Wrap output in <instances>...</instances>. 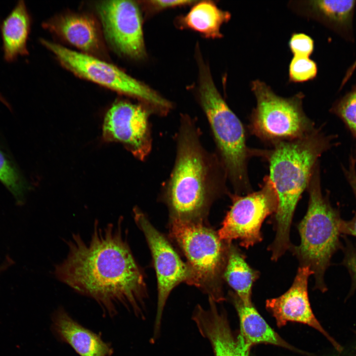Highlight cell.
I'll use <instances>...</instances> for the list:
<instances>
[{
	"label": "cell",
	"mask_w": 356,
	"mask_h": 356,
	"mask_svg": "<svg viewBox=\"0 0 356 356\" xmlns=\"http://www.w3.org/2000/svg\"><path fill=\"white\" fill-rule=\"evenodd\" d=\"M121 222L101 226L96 221L88 239L73 234L66 241V256L53 270L57 279L94 300L110 318L122 308L139 314L145 293L142 274Z\"/></svg>",
	"instance_id": "cell-1"
},
{
	"label": "cell",
	"mask_w": 356,
	"mask_h": 356,
	"mask_svg": "<svg viewBox=\"0 0 356 356\" xmlns=\"http://www.w3.org/2000/svg\"><path fill=\"white\" fill-rule=\"evenodd\" d=\"M193 120L182 115L177 134V153L162 193L172 218L199 222L215 199L226 192L227 179L217 155L202 145Z\"/></svg>",
	"instance_id": "cell-2"
},
{
	"label": "cell",
	"mask_w": 356,
	"mask_h": 356,
	"mask_svg": "<svg viewBox=\"0 0 356 356\" xmlns=\"http://www.w3.org/2000/svg\"><path fill=\"white\" fill-rule=\"evenodd\" d=\"M332 138L315 129L305 136L276 142L263 150L262 157L268 162L267 176L277 198L274 214L275 238L268 246L271 259L277 261L292 246L290 227L293 215L321 155L331 146Z\"/></svg>",
	"instance_id": "cell-3"
},
{
	"label": "cell",
	"mask_w": 356,
	"mask_h": 356,
	"mask_svg": "<svg viewBox=\"0 0 356 356\" xmlns=\"http://www.w3.org/2000/svg\"><path fill=\"white\" fill-rule=\"evenodd\" d=\"M199 103L207 117L218 151V156L236 194L252 192L247 164L262 150L247 145L245 128L217 89L209 68L199 64Z\"/></svg>",
	"instance_id": "cell-4"
},
{
	"label": "cell",
	"mask_w": 356,
	"mask_h": 356,
	"mask_svg": "<svg viewBox=\"0 0 356 356\" xmlns=\"http://www.w3.org/2000/svg\"><path fill=\"white\" fill-rule=\"evenodd\" d=\"M309 203L307 213L298 225L300 243L290 250L297 257L300 267H308L312 271L315 288L325 292V271L333 255L343 245L340 240L342 219L321 191L318 164L315 166L307 189Z\"/></svg>",
	"instance_id": "cell-5"
},
{
	"label": "cell",
	"mask_w": 356,
	"mask_h": 356,
	"mask_svg": "<svg viewBox=\"0 0 356 356\" xmlns=\"http://www.w3.org/2000/svg\"><path fill=\"white\" fill-rule=\"evenodd\" d=\"M170 233L187 259L192 275L191 285L204 289L216 302L223 301L221 278L228 244L201 222L172 218Z\"/></svg>",
	"instance_id": "cell-6"
},
{
	"label": "cell",
	"mask_w": 356,
	"mask_h": 356,
	"mask_svg": "<svg viewBox=\"0 0 356 356\" xmlns=\"http://www.w3.org/2000/svg\"><path fill=\"white\" fill-rule=\"evenodd\" d=\"M251 89L256 106L250 116L248 128L261 140L272 145L303 137L315 129L303 110L302 92L282 97L259 80L252 82Z\"/></svg>",
	"instance_id": "cell-7"
},
{
	"label": "cell",
	"mask_w": 356,
	"mask_h": 356,
	"mask_svg": "<svg viewBox=\"0 0 356 356\" xmlns=\"http://www.w3.org/2000/svg\"><path fill=\"white\" fill-rule=\"evenodd\" d=\"M41 43L63 67L75 75L137 98L160 115L167 114L172 108L171 103L156 91L105 60L45 39Z\"/></svg>",
	"instance_id": "cell-8"
},
{
	"label": "cell",
	"mask_w": 356,
	"mask_h": 356,
	"mask_svg": "<svg viewBox=\"0 0 356 356\" xmlns=\"http://www.w3.org/2000/svg\"><path fill=\"white\" fill-rule=\"evenodd\" d=\"M229 194L232 204L218 234L227 244L237 239L240 246L248 249L263 240L262 223L268 216L274 215L277 209L276 192L266 176L259 190L245 196Z\"/></svg>",
	"instance_id": "cell-9"
},
{
	"label": "cell",
	"mask_w": 356,
	"mask_h": 356,
	"mask_svg": "<svg viewBox=\"0 0 356 356\" xmlns=\"http://www.w3.org/2000/svg\"><path fill=\"white\" fill-rule=\"evenodd\" d=\"M104 37L120 54L135 60L146 56L139 6L132 0H104L95 4Z\"/></svg>",
	"instance_id": "cell-10"
},
{
	"label": "cell",
	"mask_w": 356,
	"mask_h": 356,
	"mask_svg": "<svg viewBox=\"0 0 356 356\" xmlns=\"http://www.w3.org/2000/svg\"><path fill=\"white\" fill-rule=\"evenodd\" d=\"M151 111L148 107L126 101L115 102L104 118V139L122 143L135 158L144 160L152 147L149 121Z\"/></svg>",
	"instance_id": "cell-11"
},
{
	"label": "cell",
	"mask_w": 356,
	"mask_h": 356,
	"mask_svg": "<svg viewBox=\"0 0 356 356\" xmlns=\"http://www.w3.org/2000/svg\"><path fill=\"white\" fill-rule=\"evenodd\" d=\"M135 221L142 230L153 257L158 281V303L155 328L158 330L164 308L172 289L185 281L191 285L192 275L186 264L180 259L164 236L150 223L138 210H134Z\"/></svg>",
	"instance_id": "cell-12"
},
{
	"label": "cell",
	"mask_w": 356,
	"mask_h": 356,
	"mask_svg": "<svg viewBox=\"0 0 356 356\" xmlns=\"http://www.w3.org/2000/svg\"><path fill=\"white\" fill-rule=\"evenodd\" d=\"M312 271L308 267H300L290 288L280 296L266 301V308L275 318L281 327L288 321L297 322L309 325L322 333L338 352L343 350L323 329L315 318L311 307L308 282Z\"/></svg>",
	"instance_id": "cell-13"
},
{
	"label": "cell",
	"mask_w": 356,
	"mask_h": 356,
	"mask_svg": "<svg viewBox=\"0 0 356 356\" xmlns=\"http://www.w3.org/2000/svg\"><path fill=\"white\" fill-rule=\"evenodd\" d=\"M43 27L84 53L102 59L106 57L100 25L91 15L65 13L44 22Z\"/></svg>",
	"instance_id": "cell-14"
},
{
	"label": "cell",
	"mask_w": 356,
	"mask_h": 356,
	"mask_svg": "<svg viewBox=\"0 0 356 356\" xmlns=\"http://www.w3.org/2000/svg\"><path fill=\"white\" fill-rule=\"evenodd\" d=\"M192 318L202 336L210 342L215 356H249L250 351L232 332L225 313L212 299L207 309L196 307Z\"/></svg>",
	"instance_id": "cell-15"
},
{
	"label": "cell",
	"mask_w": 356,
	"mask_h": 356,
	"mask_svg": "<svg viewBox=\"0 0 356 356\" xmlns=\"http://www.w3.org/2000/svg\"><path fill=\"white\" fill-rule=\"evenodd\" d=\"M51 332L60 342L67 344L80 356H112L111 345L102 337L74 319L62 307L51 314Z\"/></svg>",
	"instance_id": "cell-16"
},
{
	"label": "cell",
	"mask_w": 356,
	"mask_h": 356,
	"mask_svg": "<svg viewBox=\"0 0 356 356\" xmlns=\"http://www.w3.org/2000/svg\"><path fill=\"white\" fill-rule=\"evenodd\" d=\"M356 6L355 0H309L293 4L298 12L316 20L348 40L353 39Z\"/></svg>",
	"instance_id": "cell-17"
},
{
	"label": "cell",
	"mask_w": 356,
	"mask_h": 356,
	"mask_svg": "<svg viewBox=\"0 0 356 356\" xmlns=\"http://www.w3.org/2000/svg\"><path fill=\"white\" fill-rule=\"evenodd\" d=\"M31 19L25 2L19 0L0 25L3 55L11 62L28 54L27 42Z\"/></svg>",
	"instance_id": "cell-18"
},
{
	"label": "cell",
	"mask_w": 356,
	"mask_h": 356,
	"mask_svg": "<svg viewBox=\"0 0 356 356\" xmlns=\"http://www.w3.org/2000/svg\"><path fill=\"white\" fill-rule=\"evenodd\" d=\"M231 294L240 319V332L238 336L246 349L250 351L252 346L261 343L293 349L272 330L252 303L246 305L235 294Z\"/></svg>",
	"instance_id": "cell-19"
},
{
	"label": "cell",
	"mask_w": 356,
	"mask_h": 356,
	"mask_svg": "<svg viewBox=\"0 0 356 356\" xmlns=\"http://www.w3.org/2000/svg\"><path fill=\"white\" fill-rule=\"evenodd\" d=\"M259 275V272L248 265L242 251L232 243L228 244L222 276L244 304H252V287Z\"/></svg>",
	"instance_id": "cell-20"
},
{
	"label": "cell",
	"mask_w": 356,
	"mask_h": 356,
	"mask_svg": "<svg viewBox=\"0 0 356 356\" xmlns=\"http://www.w3.org/2000/svg\"><path fill=\"white\" fill-rule=\"evenodd\" d=\"M231 18L228 11L219 8L211 1L195 3L189 11L180 17L178 23L183 28L197 32L208 38L222 37L221 28Z\"/></svg>",
	"instance_id": "cell-21"
},
{
	"label": "cell",
	"mask_w": 356,
	"mask_h": 356,
	"mask_svg": "<svg viewBox=\"0 0 356 356\" xmlns=\"http://www.w3.org/2000/svg\"><path fill=\"white\" fill-rule=\"evenodd\" d=\"M0 181L21 204L27 189L26 183L19 170L10 158L0 149Z\"/></svg>",
	"instance_id": "cell-22"
},
{
	"label": "cell",
	"mask_w": 356,
	"mask_h": 356,
	"mask_svg": "<svg viewBox=\"0 0 356 356\" xmlns=\"http://www.w3.org/2000/svg\"><path fill=\"white\" fill-rule=\"evenodd\" d=\"M332 111L343 121L356 137V84L334 104Z\"/></svg>",
	"instance_id": "cell-23"
},
{
	"label": "cell",
	"mask_w": 356,
	"mask_h": 356,
	"mask_svg": "<svg viewBox=\"0 0 356 356\" xmlns=\"http://www.w3.org/2000/svg\"><path fill=\"white\" fill-rule=\"evenodd\" d=\"M317 73L316 63L309 57L294 56L289 68L290 82H304L313 79Z\"/></svg>",
	"instance_id": "cell-24"
},
{
	"label": "cell",
	"mask_w": 356,
	"mask_h": 356,
	"mask_svg": "<svg viewBox=\"0 0 356 356\" xmlns=\"http://www.w3.org/2000/svg\"><path fill=\"white\" fill-rule=\"evenodd\" d=\"M289 46L294 56L309 57L314 49V42L305 34L294 33L290 39Z\"/></svg>",
	"instance_id": "cell-25"
},
{
	"label": "cell",
	"mask_w": 356,
	"mask_h": 356,
	"mask_svg": "<svg viewBox=\"0 0 356 356\" xmlns=\"http://www.w3.org/2000/svg\"><path fill=\"white\" fill-rule=\"evenodd\" d=\"M346 177L351 186L356 199V171L355 161L351 159L349 168L345 170ZM341 234L356 237V212L354 217L350 220H342L340 224Z\"/></svg>",
	"instance_id": "cell-26"
},
{
	"label": "cell",
	"mask_w": 356,
	"mask_h": 356,
	"mask_svg": "<svg viewBox=\"0 0 356 356\" xmlns=\"http://www.w3.org/2000/svg\"><path fill=\"white\" fill-rule=\"evenodd\" d=\"M345 246L343 250L344 258L342 264L345 266L350 275L352 280L351 293L356 289V245L345 237Z\"/></svg>",
	"instance_id": "cell-27"
},
{
	"label": "cell",
	"mask_w": 356,
	"mask_h": 356,
	"mask_svg": "<svg viewBox=\"0 0 356 356\" xmlns=\"http://www.w3.org/2000/svg\"><path fill=\"white\" fill-rule=\"evenodd\" d=\"M148 2L149 4L153 9L161 10L171 7L189 5L195 3L196 1L187 0H150Z\"/></svg>",
	"instance_id": "cell-28"
},
{
	"label": "cell",
	"mask_w": 356,
	"mask_h": 356,
	"mask_svg": "<svg viewBox=\"0 0 356 356\" xmlns=\"http://www.w3.org/2000/svg\"><path fill=\"white\" fill-rule=\"evenodd\" d=\"M7 265H8V264H5L4 265H2V266H0V271L3 270L4 268H6L7 267Z\"/></svg>",
	"instance_id": "cell-29"
},
{
	"label": "cell",
	"mask_w": 356,
	"mask_h": 356,
	"mask_svg": "<svg viewBox=\"0 0 356 356\" xmlns=\"http://www.w3.org/2000/svg\"><path fill=\"white\" fill-rule=\"evenodd\" d=\"M1 94L0 93V99L1 98Z\"/></svg>",
	"instance_id": "cell-30"
}]
</instances>
